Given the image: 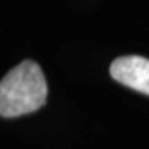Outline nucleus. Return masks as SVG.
<instances>
[{
  "mask_svg": "<svg viewBox=\"0 0 149 149\" xmlns=\"http://www.w3.org/2000/svg\"><path fill=\"white\" fill-rule=\"evenodd\" d=\"M47 100V81L35 61L25 59L8 72L0 83V115L17 117L32 113Z\"/></svg>",
  "mask_w": 149,
  "mask_h": 149,
  "instance_id": "nucleus-1",
  "label": "nucleus"
},
{
  "mask_svg": "<svg viewBox=\"0 0 149 149\" xmlns=\"http://www.w3.org/2000/svg\"><path fill=\"white\" fill-rule=\"evenodd\" d=\"M109 72L116 81L149 95V59L139 55L119 57L111 64Z\"/></svg>",
  "mask_w": 149,
  "mask_h": 149,
  "instance_id": "nucleus-2",
  "label": "nucleus"
}]
</instances>
